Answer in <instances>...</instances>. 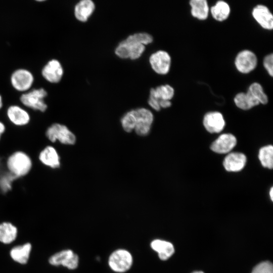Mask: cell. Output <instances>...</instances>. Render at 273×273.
I'll use <instances>...</instances> for the list:
<instances>
[{
	"mask_svg": "<svg viewBox=\"0 0 273 273\" xmlns=\"http://www.w3.org/2000/svg\"><path fill=\"white\" fill-rule=\"evenodd\" d=\"M49 262L54 266L63 265L69 269H74L78 265V255L70 249L62 250L53 255Z\"/></svg>",
	"mask_w": 273,
	"mask_h": 273,
	"instance_id": "ba28073f",
	"label": "cell"
},
{
	"mask_svg": "<svg viewBox=\"0 0 273 273\" xmlns=\"http://www.w3.org/2000/svg\"><path fill=\"white\" fill-rule=\"evenodd\" d=\"M149 62L152 69L156 73L163 75L169 72L171 58L167 52L160 50L153 53L150 57Z\"/></svg>",
	"mask_w": 273,
	"mask_h": 273,
	"instance_id": "7c38bea8",
	"label": "cell"
},
{
	"mask_svg": "<svg viewBox=\"0 0 273 273\" xmlns=\"http://www.w3.org/2000/svg\"><path fill=\"white\" fill-rule=\"evenodd\" d=\"M108 264L111 269L117 272H124L130 269L132 264V257L128 251L118 249L109 256Z\"/></svg>",
	"mask_w": 273,
	"mask_h": 273,
	"instance_id": "5b68a950",
	"label": "cell"
},
{
	"mask_svg": "<svg viewBox=\"0 0 273 273\" xmlns=\"http://www.w3.org/2000/svg\"><path fill=\"white\" fill-rule=\"evenodd\" d=\"M3 109L8 122L15 127H25L31 121L30 111L20 104H11Z\"/></svg>",
	"mask_w": 273,
	"mask_h": 273,
	"instance_id": "277c9868",
	"label": "cell"
},
{
	"mask_svg": "<svg viewBox=\"0 0 273 273\" xmlns=\"http://www.w3.org/2000/svg\"><path fill=\"white\" fill-rule=\"evenodd\" d=\"M273 55L272 54L267 55L263 60V66L270 76L273 75Z\"/></svg>",
	"mask_w": 273,
	"mask_h": 273,
	"instance_id": "1f68e13d",
	"label": "cell"
},
{
	"mask_svg": "<svg viewBox=\"0 0 273 273\" xmlns=\"http://www.w3.org/2000/svg\"><path fill=\"white\" fill-rule=\"evenodd\" d=\"M258 158L262 166L268 169L273 167V147L272 145L264 146L260 149Z\"/></svg>",
	"mask_w": 273,
	"mask_h": 273,
	"instance_id": "d4e9b609",
	"label": "cell"
},
{
	"mask_svg": "<svg viewBox=\"0 0 273 273\" xmlns=\"http://www.w3.org/2000/svg\"><path fill=\"white\" fill-rule=\"evenodd\" d=\"M10 81L12 86L15 90L25 93L32 86L34 78L29 70L25 68H19L12 73Z\"/></svg>",
	"mask_w": 273,
	"mask_h": 273,
	"instance_id": "8992f818",
	"label": "cell"
},
{
	"mask_svg": "<svg viewBox=\"0 0 273 273\" xmlns=\"http://www.w3.org/2000/svg\"><path fill=\"white\" fill-rule=\"evenodd\" d=\"M259 103L266 104L268 102V98L264 93L262 86L258 83L254 82L251 84L248 90Z\"/></svg>",
	"mask_w": 273,
	"mask_h": 273,
	"instance_id": "4316f807",
	"label": "cell"
},
{
	"mask_svg": "<svg viewBox=\"0 0 273 273\" xmlns=\"http://www.w3.org/2000/svg\"><path fill=\"white\" fill-rule=\"evenodd\" d=\"M125 39L129 41L137 42L144 45L148 44L153 41L152 35L145 32L134 33L128 36Z\"/></svg>",
	"mask_w": 273,
	"mask_h": 273,
	"instance_id": "f1b7e54d",
	"label": "cell"
},
{
	"mask_svg": "<svg viewBox=\"0 0 273 273\" xmlns=\"http://www.w3.org/2000/svg\"><path fill=\"white\" fill-rule=\"evenodd\" d=\"M203 125L210 133H219L225 126V121L221 113L210 112L206 113L203 118Z\"/></svg>",
	"mask_w": 273,
	"mask_h": 273,
	"instance_id": "5bb4252c",
	"label": "cell"
},
{
	"mask_svg": "<svg viewBox=\"0 0 273 273\" xmlns=\"http://www.w3.org/2000/svg\"><path fill=\"white\" fill-rule=\"evenodd\" d=\"M257 59L254 53L249 50L240 52L236 56L235 64L237 69L242 73H248L254 70Z\"/></svg>",
	"mask_w": 273,
	"mask_h": 273,
	"instance_id": "8fae6325",
	"label": "cell"
},
{
	"mask_svg": "<svg viewBox=\"0 0 273 273\" xmlns=\"http://www.w3.org/2000/svg\"><path fill=\"white\" fill-rule=\"evenodd\" d=\"M174 94V89L169 85H162L152 88L150 92V97L154 98L159 101L160 100H171Z\"/></svg>",
	"mask_w": 273,
	"mask_h": 273,
	"instance_id": "603a6c76",
	"label": "cell"
},
{
	"mask_svg": "<svg viewBox=\"0 0 273 273\" xmlns=\"http://www.w3.org/2000/svg\"><path fill=\"white\" fill-rule=\"evenodd\" d=\"M148 104L152 108L156 111H158L161 109L159 101L154 98L151 97H149Z\"/></svg>",
	"mask_w": 273,
	"mask_h": 273,
	"instance_id": "d6a6232c",
	"label": "cell"
},
{
	"mask_svg": "<svg viewBox=\"0 0 273 273\" xmlns=\"http://www.w3.org/2000/svg\"><path fill=\"white\" fill-rule=\"evenodd\" d=\"M269 196L271 201L273 200V188L271 187L269 192Z\"/></svg>",
	"mask_w": 273,
	"mask_h": 273,
	"instance_id": "8d00e7d4",
	"label": "cell"
},
{
	"mask_svg": "<svg viewBox=\"0 0 273 273\" xmlns=\"http://www.w3.org/2000/svg\"><path fill=\"white\" fill-rule=\"evenodd\" d=\"M17 235V229L12 223L4 222L0 224V241L4 244L13 242Z\"/></svg>",
	"mask_w": 273,
	"mask_h": 273,
	"instance_id": "7402d4cb",
	"label": "cell"
},
{
	"mask_svg": "<svg viewBox=\"0 0 273 273\" xmlns=\"http://www.w3.org/2000/svg\"><path fill=\"white\" fill-rule=\"evenodd\" d=\"M160 108H166L171 105V103L169 100H160L159 101Z\"/></svg>",
	"mask_w": 273,
	"mask_h": 273,
	"instance_id": "e575fe53",
	"label": "cell"
},
{
	"mask_svg": "<svg viewBox=\"0 0 273 273\" xmlns=\"http://www.w3.org/2000/svg\"><path fill=\"white\" fill-rule=\"evenodd\" d=\"M251 273H273L272 263L269 261H263L256 265Z\"/></svg>",
	"mask_w": 273,
	"mask_h": 273,
	"instance_id": "f546056e",
	"label": "cell"
},
{
	"mask_svg": "<svg viewBox=\"0 0 273 273\" xmlns=\"http://www.w3.org/2000/svg\"><path fill=\"white\" fill-rule=\"evenodd\" d=\"M95 9L94 3L91 0H81L74 7V15L81 22L86 21Z\"/></svg>",
	"mask_w": 273,
	"mask_h": 273,
	"instance_id": "e0dca14e",
	"label": "cell"
},
{
	"mask_svg": "<svg viewBox=\"0 0 273 273\" xmlns=\"http://www.w3.org/2000/svg\"><path fill=\"white\" fill-rule=\"evenodd\" d=\"M252 16L262 28L268 30L272 29L273 16L266 6L257 5L253 9Z\"/></svg>",
	"mask_w": 273,
	"mask_h": 273,
	"instance_id": "2e32d148",
	"label": "cell"
},
{
	"mask_svg": "<svg viewBox=\"0 0 273 273\" xmlns=\"http://www.w3.org/2000/svg\"><path fill=\"white\" fill-rule=\"evenodd\" d=\"M135 111L136 125L134 130L139 135H147L151 130L153 115L150 110L144 108L135 109Z\"/></svg>",
	"mask_w": 273,
	"mask_h": 273,
	"instance_id": "9c48e42d",
	"label": "cell"
},
{
	"mask_svg": "<svg viewBox=\"0 0 273 273\" xmlns=\"http://www.w3.org/2000/svg\"><path fill=\"white\" fill-rule=\"evenodd\" d=\"M237 144L236 138L231 133L220 135L211 145V150L218 154L229 153Z\"/></svg>",
	"mask_w": 273,
	"mask_h": 273,
	"instance_id": "4fadbf2b",
	"label": "cell"
},
{
	"mask_svg": "<svg viewBox=\"0 0 273 273\" xmlns=\"http://www.w3.org/2000/svg\"><path fill=\"white\" fill-rule=\"evenodd\" d=\"M45 136L51 144L56 143L65 146L75 145L76 137L74 132L66 125L55 122L49 126L46 131Z\"/></svg>",
	"mask_w": 273,
	"mask_h": 273,
	"instance_id": "3957f363",
	"label": "cell"
},
{
	"mask_svg": "<svg viewBox=\"0 0 273 273\" xmlns=\"http://www.w3.org/2000/svg\"><path fill=\"white\" fill-rule=\"evenodd\" d=\"M47 90L42 87L32 89L19 97L20 104L30 111L44 113L48 108L46 99Z\"/></svg>",
	"mask_w": 273,
	"mask_h": 273,
	"instance_id": "7a4b0ae2",
	"label": "cell"
},
{
	"mask_svg": "<svg viewBox=\"0 0 273 273\" xmlns=\"http://www.w3.org/2000/svg\"><path fill=\"white\" fill-rule=\"evenodd\" d=\"M192 273H204V272L202 271H195L192 272Z\"/></svg>",
	"mask_w": 273,
	"mask_h": 273,
	"instance_id": "74e56055",
	"label": "cell"
},
{
	"mask_svg": "<svg viewBox=\"0 0 273 273\" xmlns=\"http://www.w3.org/2000/svg\"><path fill=\"white\" fill-rule=\"evenodd\" d=\"M38 161L43 166L57 170L61 166V156L54 145L49 144L42 148L38 154Z\"/></svg>",
	"mask_w": 273,
	"mask_h": 273,
	"instance_id": "52a82bcc",
	"label": "cell"
},
{
	"mask_svg": "<svg viewBox=\"0 0 273 273\" xmlns=\"http://www.w3.org/2000/svg\"><path fill=\"white\" fill-rule=\"evenodd\" d=\"M234 102L238 108L242 110H249L260 104L248 91L246 93L238 94L234 98Z\"/></svg>",
	"mask_w": 273,
	"mask_h": 273,
	"instance_id": "ffe728a7",
	"label": "cell"
},
{
	"mask_svg": "<svg viewBox=\"0 0 273 273\" xmlns=\"http://www.w3.org/2000/svg\"><path fill=\"white\" fill-rule=\"evenodd\" d=\"M7 127L5 123L0 120V141L6 131Z\"/></svg>",
	"mask_w": 273,
	"mask_h": 273,
	"instance_id": "836d02e7",
	"label": "cell"
},
{
	"mask_svg": "<svg viewBox=\"0 0 273 273\" xmlns=\"http://www.w3.org/2000/svg\"><path fill=\"white\" fill-rule=\"evenodd\" d=\"M192 16L199 20H205L208 15L209 7L205 0H191L190 2Z\"/></svg>",
	"mask_w": 273,
	"mask_h": 273,
	"instance_id": "44dd1931",
	"label": "cell"
},
{
	"mask_svg": "<svg viewBox=\"0 0 273 273\" xmlns=\"http://www.w3.org/2000/svg\"><path fill=\"white\" fill-rule=\"evenodd\" d=\"M124 41L128 46L129 58L130 59L134 60L139 58L145 50V46L143 44L129 41L126 39Z\"/></svg>",
	"mask_w": 273,
	"mask_h": 273,
	"instance_id": "83f0119b",
	"label": "cell"
},
{
	"mask_svg": "<svg viewBox=\"0 0 273 273\" xmlns=\"http://www.w3.org/2000/svg\"><path fill=\"white\" fill-rule=\"evenodd\" d=\"M5 164L6 170L16 178L19 179L26 176L30 172L33 162L27 153L17 150L7 157Z\"/></svg>",
	"mask_w": 273,
	"mask_h": 273,
	"instance_id": "6da1fadb",
	"label": "cell"
},
{
	"mask_svg": "<svg viewBox=\"0 0 273 273\" xmlns=\"http://www.w3.org/2000/svg\"><path fill=\"white\" fill-rule=\"evenodd\" d=\"M4 99L2 95L0 94V112L4 108Z\"/></svg>",
	"mask_w": 273,
	"mask_h": 273,
	"instance_id": "d590c367",
	"label": "cell"
},
{
	"mask_svg": "<svg viewBox=\"0 0 273 273\" xmlns=\"http://www.w3.org/2000/svg\"><path fill=\"white\" fill-rule=\"evenodd\" d=\"M211 13L217 21H222L226 19L230 13V8L226 2L219 1L211 8Z\"/></svg>",
	"mask_w": 273,
	"mask_h": 273,
	"instance_id": "cb8c5ba5",
	"label": "cell"
},
{
	"mask_svg": "<svg viewBox=\"0 0 273 273\" xmlns=\"http://www.w3.org/2000/svg\"><path fill=\"white\" fill-rule=\"evenodd\" d=\"M151 247L156 251L161 260H166L170 258L174 252L173 245L168 241L156 239L151 243Z\"/></svg>",
	"mask_w": 273,
	"mask_h": 273,
	"instance_id": "ac0fdd59",
	"label": "cell"
},
{
	"mask_svg": "<svg viewBox=\"0 0 273 273\" xmlns=\"http://www.w3.org/2000/svg\"><path fill=\"white\" fill-rule=\"evenodd\" d=\"M121 123L122 128L127 132H130L134 129L136 125L135 109L125 113L121 119Z\"/></svg>",
	"mask_w": 273,
	"mask_h": 273,
	"instance_id": "484cf974",
	"label": "cell"
},
{
	"mask_svg": "<svg viewBox=\"0 0 273 273\" xmlns=\"http://www.w3.org/2000/svg\"><path fill=\"white\" fill-rule=\"evenodd\" d=\"M115 52L116 55L121 58H129L128 47L124 40L119 43L115 49Z\"/></svg>",
	"mask_w": 273,
	"mask_h": 273,
	"instance_id": "4dcf8cb0",
	"label": "cell"
},
{
	"mask_svg": "<svg viewBox=\"0 0 273 273\" xmlns=\"http://www.w3.org/2000/svg\"><path fill=\"white\" fill-rule=\"evenodd\" d=\"M31 250V244L26 243L13 247L10 251V255L14 261L21 264H25L29 259Z\"/></svg>",
	"mask_w": 273,
	"mask_h": 273,
	"instance_id": "d6986e66",
	"label": "cell"
},
{
	"mask_svg": "<svg viewBox=\"0 0 273 273\" xmlns=\"http://www.w3.org/2000/svg\"><path fill=\"white\" fill-rule=\"evenodd\" d=\"M42 77L50 83H59L62 78L64 70L61 63L57 59L49 60L41 72Z\"/></svg>",
	"mask_w": 273,
	"mask_h": 273,
	"instance_id": "30bf717a",
	"label": "cell"
},
{
	"mask_svg": "<svg viewBox=\"0 0 273 273\" xmlns=\"http://www.w3.org/2000/svg\"><path fill=\"white\" fill-rule=\"evenodd\" d=\"M246 161V157L243 153L232 152L225 156L223 161V165L228 171L238 172L244 168Z\"/></svg>",
	"mask_w": 273,
	"mask_h": 273,
	"instance_id": "9a60e30c",
	"label": "cell"
}]
</instances>
